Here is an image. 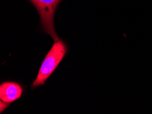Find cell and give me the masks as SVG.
<instances>
[{"mask_svg":"<svg viewBox=\"0 0 152 114\" xmlns=\"http://www.w3.org/2000/svg\"><path fill=\"white\" fill-rule=\"evenodd\" d=\"M66 53V46L63 41L59 39L54 42L52 47L42 62L37 77L32 84V88L39 87L45 83L65 56Z\"/></svg>","mask_w":152,"mask_h":114,"instance_id":"cell-1","label":"cell"},{"mask_svg":"<svg viewBox=\"0 0 152 114\" xmlns=\"http://www.w3.org/2000/svg\"><path fill=\"white\" fill-rule=\"evenodd\" d=\"M37 9L45 32L52 38L54 42L58 41L54 28V15L60 0H30Z\"/></svg>","mask_w":152,"mask_h":114,"instance_id":"cell-2","label":"cell"},{"mask_svg":"<svg viewBox=\"0 0 152 114\" xmlns=\"http://www.w3.org/2000/svg\"><path fill=\"white\" fill-rule=\"evenodd\" d=\"M23 92L21 87L13 82H6L0 85V99L10 103L17 100Z\"/></svg>","mask_w":152,"mask_h":114,"instance_id":"cell-3","label":"cell"},{"mask_svg":"<svg viewBox=\"0 0 152 114\" xmlns=\"http://www.w3.org/2000/svg\"><path fill=\"white\" fill-rule=\"evenodd\" d=\"M8 106V103L2 101V100L0 99V113H1L2 111H4V110H5V109L7 108Z\"/></svg>","mask_w":152,"mask_h":114,"instance_id":"cell-4","label":"cell"},{"mask_svg":"<svg viewBox=\"0 0 152 114\" xmlns=\"http://www.w3.org/2000/svg\"><path fill=\"white\" fill-rule=\"evenodd\" d=\"M60 1H61V0H60Z\"/></svg>","mask_w":152,"mask_h":114,"instance_id":"cell-5","label":"cell"}]
</instances>
